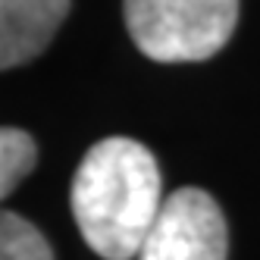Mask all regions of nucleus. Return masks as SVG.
Segmentation results:
<instances>
[{"label": "nucleus", "mask_w": 260, "mask_h": 260, "mask_svg": "<svg viewBox=\"0 0 260 260\" xmlns=\"http://www.w3.org/2000/svg\"><path fill=\"white\" fill-rule=\"evenodd\" d=\"M157 157L135 138L91 144L69 185L72 219L85 245L104 260H132L163 207Z\"/></svg>", "instance_id": "obj_1"}, {"label": "nucleus", "mask_w": 260, "mask_h": 260, "mask_svg": "<svg viewBox=\"0 0 260 260\" xmlns=\"http://www.w3.org/2000/svg\"><path fill=\"white\" fill-rule=\"evenodd\" d=\"M132 44L154 63H201L229 44L238 0H122Z\"/></svg>", "instance_id": "obj_2"}, {"label": "nucleus", "mask_w": 260, "mask_h": 260, "mask_svg": "<svg viewBox=\"0 0 260 260\" xmlns=\"http://www.w3.org/2000/svg\"><path fill=\"white\" fill-rule=\"evenodd\" d=\"M229 226L204 188H179L163 201L138 260H226Z\"/></svg>", "instance_id": "obj_3"}, {"label": "nucleus", "mask_w": 260, "mask_h": 260, "mask_svg": "<svg viewBox=\"0 0 260 260\" xmlns=\"http://www.w3.org/2000/svg\"><path fill=\"white\" fill-rule=\"evenodd\" d=\"M69 16V0H0V66L7 72L41 57Z\"/></svg>", "instance_id": "obj_4"}, {"label": "nucleus", "mask_w": 260, "mask_h": 260, "mask_svg": "<svg viewBox=\"0 0 260 260\" xmlns=\"http://www.w3.org/2000/svg\"><path fill=\"white\" fill-rule=\"evenodd\" d=\"M38 163V144L25 128H0V194L10 198Z\"/></svg>", "instance_id": "obj_5"}, {"label": "nucleus", "mask_w": 260, "mask_h": 260, "mask_svg": "<svg viewBox=\"0 0 260 260\" xmlns=\"http://www.w3.org/2000/svg\"><path fill=\"white\" fill-rule=\"evenodd\" d=\"M0 260H53V248L25 216L4 210L0 216Z\"/></svg>", "instance_id": "obj_6"}]
</instances>
